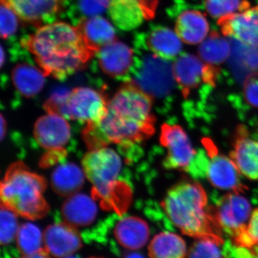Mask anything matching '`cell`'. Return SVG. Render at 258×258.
<instances>
[{
    "label": "cell",
    "instance_id": "6da1fadb",
    "mask_svg": "<svg viewBox=\"0 0 258 258\" xmlns=\"http://www.w3.org/2000/svg\"><path fill=\"white\" fill-rule=\"evenodd\" d=\"M152 100L133 83H125L108 101L103 119L83 131L88 147L92 150L110 144L127 147L149 138L155 131Z\"/></svg>",
    "mask_w": 258,
    "mask_h": 258
},
{
    "label": "cell",
    "instance_id": "7a4b0ae2",
    "mask_svg": "<svg viewBox=\"0 0 258 258\" xmlns=\"http://www.w3.org/2000/svg\"><path fill=\"white\" fill-rule=\"evenodd\" d=\"M20 45L33 55L45 76L60 80L84 69L96 53L77 27L63 22L37 28L20 40Z\"/></svg>",
    "mask_w": 258,
    "mask_h": 258
},
{
    "label": "cell",
    "instance_id": "3957f363",
    "mask_svg": "<svg viewBox=\"0 0 258 258\" xmlns=\"http://www.w3.org/2000/svg\"><path fill=\"white\" fill-rule=\"evenodd\" d=\"M161 205L184 235L220 244L225 242L213 207L208 206L206 191L200 183L189 180L178 183L167 191Z\"/></svg>",
    "mask_w": 258,
    "mask_h": 258
},
{
    "label": "cell",
    "instance_id": "277c9868",
    "mask_svg": "<svg viewBox=\"0 0 258 258\" xmlns=\"http://www.w3.org/2000/svg\"><path fill=\"white\" fill-rule=\"evenodd\" d=\"M86 178L92 184V197L101 208L121 216L128 210L132 193L128 184L120 181V156L110 148L92 149L82 161Z\"/></svg>",
    "mask_w": 258,
    "mask_h": 258
},
{
    "label": "cell",
    "instance_id": "5b68a950",
    "mask_svg": "<svg viewBox=\"0 0 258 258\" xmlns=\"http://www.w3.org/2000/svg\"><path fill=\"white\" fill-rule=\"evenodd\" d=\"M45 189L43 177L29 170L23 163H15L1 183L2 205L29 220L41 219L50 209L43 198Z\"/></svg>",
    "mask_w": 258,
    "mask_h": 258
},
{
    "label": "cell",
    "instance_id": "8992f818",
    "mask_svg": "<svg viewBox=\"0 0 258 258\" xmlns=\"http://www.w3.org/2000/svg\"><path fill=\"white\" fill-rule=\"evenodd\" d=\"M108 101L103 93L88 87L55 93L45 104L47 112L58 113L66 119L96 124L106 114Z\"/></svg>",
    "mask_w": 258,
    "mask_h": 258
},
{
    "label": "cell",
    "instance_id": "52a82bcc",
    "mask_svg": "<svg viewBox=\"0 0 258 258\" xmlns=\"http://www.w3.org/2000/svg\"><path fill=\"white\" fill-rule=\"evenodd\" d=\"M134 46L137 54L131 82L152 98L169 94L175 81L171 61L155 55L137 42H134Z\"/></svg>",
    "mask_w": 258,
    "mask_h": 258
},
{
    "label": "cell",
    "instance_id": "ba28073f",
    "mask_svg": "<svg viewBox=\"0 0 258 258\" xmlns=\"http://www.w3.org/2000/svg\"><path fill=\"white\" fill-rule=\"evenodd\" d=\"M167 13L175 20V31L182 41L197 45L203 41L210 30L206 15L203 13V5L197 0H174Z\"/></svg>",
    "mask_w": 258,
    "mask_h": 258
},
{
    "label": "cell",
    "instance_id": "9c48e42d",
    "mask_svg": "<svg viewBox=\"0 0 258 258\" xmlns=\"http://www.w3.org/2000/svg\"><path fill=\"white\" fill-rule=\"evenodd\" d=\"M173 73L183 96L186 98L203 83L215 86L220 70L217 66L206 63L197 56L182 53L174 61Z\"/></svg>",
    "mask_w": 258,
    "mask_h": 258
},
{
    "label": "cell",
    "instance_id": "30bf717a",
    "mask_svg": "<svg viewBox=\"0 0 258 258\" xmlns=\"http://www.w3.org/2000/svg\"><path fill=\"white\" fill-rule=\"evenodd\" d=\"M207 151L204 174L212 186L217 189L244 192L247 189L240 179V171L231 158L220 154L212 141L204 142Z\"/></svg>",
    "mask_w": 258,
    "mask_h": 258
},
{
    "label": "cell",
    "instance_id": "8fae6325",
    "mask_svg": "<svg viewBox=\"0 0 258 258\" xmlns=\"http://www.w3.org/2000/svg\"><path fill=\"white\" fill-rule=\"evenodd\" d=\"M214 213L219 225L232 240L247 230L252 215L248 200L240 192L227 194L213 207Z\"/></svg>",
    "mask_w": 258,
    "mask_h": 258
},
{
    "label": "cell",
    "instance_id": "7c38bea8",
    "mask_svg": "<svg viewBox=\"0 0 258 258\" xmlns=\"http://www.w3.org/2000/svg\"><path fill=\"white\" fill-rule=\"evenodd\" d=\"M160 142L167 151L164 161L166 169L189 172L197 152L182 127L168 123L163 124Z\"/></svg>",
    "mask_w": 258,
    "mask_h": 258
},
{
    "label": "cell",
    "instance_id": "4fadbf2b",
    "mask_svg": "<svg viewBox=\"0 0 258 258\" xmlns=\"http://www.w3.org/2000/svg\"><path fill=\"white\" fill-rule=\"evenodd\" d=\"M25 23L37 28L55 23L66 11L69 0H1Z\"/></svg>",
    "mask_w": 258,
    "mask_h": 258
},
{
    "label": "cell",
    "instance_id": "5bb4252c",
    "mask_svg": "<svg viewBox=\"0 0 258 258\" xmlns=\"http://www.w3.org/2000/svg\"><path fill=\"white\" fill-rule=\"evenodd\" d=\"M34 135L40 147L50 154H64L71 131L67 120L54 112H47L35 123Z\"/></svg>",
    "mask_w": 258,
    "mask_h": 258
},
{
    "label": "cell",
    "instance_id": "9a60e30c",
    "mask_svg": "<svg viewBox=\"0 0 258 258\" xmlns=\"http://www.w3.org/2000/svg\"><path fill=\"white\" fill-rule=\"evenodd\" d=\"M217 25L224 35L249 46L258 47V5L222 17Z\"/></svg>",
    "mask_w": 258,
    "mask_h": 258
},
{
    "label": "cell",
    "instance_id": "2e32d148",
    "mask_svg": "<svg viewBox=\"0 0 258 258\" xmlns=\"http://www.w3.org/2000/svg\"><path fill=\"white\" fill-rule=\"evenodd\" d=\"M134 42L170 61L175 59L182 50V43L177 34L162 25H152L147 32L137 34Z\"/></svg>",
    "mask_w": 258,
    "mask_h": 258
},
{
    "label": "cell",
    "instance_id": "e0dca14e",
    "mask_svg": "<svg viewBox=\"0 0 258 258\" xmlns=\"http://www.w3.org/2000/svg\"><path fill=\"white\" fill-rule=\"evenodd\" d=\"M100 68L105 74L120 78L133 69L135 52L123 42L114 40L96 52Z\"/></svg>",
    "mask_w": 258,
    "mask_h": 258
},
{
    "label": "cell",
    "instance_id": "ac0fdd59",
    "mask_svg": "<svg viewBox=\"0 0 258 258\" xmlns=\"http://www.w3.org/2000/svg\"><path fill=\"white\" fill-rule=\"evenodd\" d=\"M45 248L54 257H69L82 247V239L76 227L67 223L48 226L43 234Z\"/></svg>",
    "mask_w": 258,
    "mask_h": 258
},
{
    "label": "cell",
    "instance_id": "d6986e66",
    "mask_svg": "<svg viewBox=\"0 0 258 258\" xmlns=\"http://www.w3.org/2000/svg\"><path fill=\"white\" fill-rule=\"evenodd\" d=\"M230 157L242 175L258 180V140L251 139L244 126L237 129Z\"/></svg>",
    "mask_w": 258,
    "mask_h": 258
},
{
    "label": "cell",
    "instance_id": "ffe728a7",
    "mask_svg": "<svg viewBox=\"0 0 258 258\" xmlns=\"http://www.w3.org/2000/svg\"><path fill=\"white\" fill-rule=\"evenodd\" d=\"M95 199L86 194L76 193L69 197L62 205V216L66 223L74 227L92 224L98 215Z\"/></svg>",
    "mask_w": 258,
    "mask_h": 258
},
{
    "label": "cell",
    "instance_id": "44dd1931",
    "mask_svg": "<svg viewBox=\"0 0 258 258\" xmlns=\"http://www.w3.org/2000/svg\"><path fill=\"white\" fill-rule=\"evenodd\" d=\"M115 238L121 247L131 250L143 247L150 235L149 225L139 217H123L115 224Z\"/></svg>",
    "mask_w": 258,
    "mask_h": 258
},
{
    "label": "cell",
    "instance_id": "7402d4cb",
    "mask_svg": "<svg viewBox=\"0 0 258 258\" xmlns=\"http://www.w3.org/2000/svg\"><path fill=\"white\" fill-rule=\"evenodd\" d=\"M108 15L115 26L123 31L137 28L147 20L138 0H111Z\"/></svg>",
    "mask_w": 258,
    "mask_h": 258
},
{
    "label": "cell",
    "instance_id": "603a6c76",
    "mask_svg": "<svg viewBox=\"0 0 258 258\" xmlns=\"http://www.w3.org/2000/svg\"><path fill=\"white\" fill-rule=\"evenodd\" d=\"M88 46L97 52L115 39V30L111 23L101 16L83 20L77 25Z\"/></svg>",
    "mask_w": 258,
    "mask_h": 258
},
{
    "label": "cell",
    "instance_id": "cb8c5ba5",
    "mask_svg": "<svg viewBox=\"0 0 258 258\" xmlns=\"http://www.w3.org/2000/svg\"><path fill=\"white\" fill-rule=\"evenodd\" d=\"M84 171L74 163H64L54 169L51 176L52 189L60 196L79 192L85 181Z\"/></svg>",
    "mask_w": 258,
    "mask_h": 258
},
{
    "label": "cell",
    "instance_id": "d4e9b609",
    "mask_svg": "<svg viewBox=\"0 0 258 258\" xmlns=\"http://www.w3.org/2000/svg\"><path fill=\"white\" fill-rule=\"evenodd\" d=\"M45 75L41 69L28 62H21L12 71V80L19 93L32 98L42 91L45 83Z\"/></svg>",
    "mask_w": 258,
    "mask_h": 258
},
{
    "label": "cell",
    "instance_id": "484cf974",
    "mask_svg": "<svg viewBox=\"0 0 258 258\" xmlns=\"http://www.w3.org/2000/svg\"><path fill=\"white\" fill-rule=\"evenodd\" d=\"M230 68L238 79L258 73V47L249 46L230 38Z\"/></svg>",
    "mask_w": 258,
    "mask_h": 258
},
{
    "label": "cell",
    "instance_id": "4316f807",
    "mask_svg": "<svg viewBox=\"0 0 258 258\" xmlns=\"http://www.w3.org/2000/svg\"><path fill=\"white\" fill-rule=\"evenodd\" d=\"M186 254L184 240L172 232H161L156 235L149 244L150 258H184Z\"/></svg>",
    "mask_w": 258,
    "mask_h": 258
},
{
    "label": "cell",
    "instance_id": "83f0119b",
    "mask_svg": "<svg viewBox=\"0 0 258 258\" xmlns=\"http://www.w3.org/2000/svg\"><path fill=\"white\" fill-rule=\"evenodd\" d=\"M231 49L230 41L218 32L212 31L199 47L198 53L204 62L217 66L229 58Z\"/></svg>",
    "mask_w": 258,
    "mask_h": 258
},
{
    "label": "cell",
    "instance_id": "f1b7e54d",
    "mask_svg": "<svg viewBox=\"0 0 258 258\" xmlns=\"http://www.w3.org/2000/svg\"><path fill=\"white\" fill-rule=\"evenodd\" d=\"M111 0H69L66 11L74 26L86 19L100 16L109 8Z\"/></svg>",
    "mask_w": 258,
    "mask_h": 258
},
{
    "label": "cell",
    "instance_id": "f546056e",
    "mask_svg": "<svg viewBox=\"0 0 258 258\" xmlns=\"http://www.w3.org/2000/svg\"><path fill=\"white\" fill-rule=\"evenodd\" d=\"M16 241L18 251L23 255H31L43 249V235L40 228L32 223H24L20 225Z\"/></svg>",
    "mask_w": 258,
    "mask_h": 258
},
{
    "label": "cell",
    "instance_id": "4dcf8cb0",
    "mask_svg": "<svg viewBox=\"0 0 258 258\" xmlns=\"http://www.w3.org/2000/svg\"><path fill=\"white\" fill-rule=\"evenodd\" d=\"M203 5L212 18L218 20L250 8L249 0H203Z\"/></svg>",
    "mask_w": 258,
    "mask_h": 258
},
{
    "label": "cell",
    "instance_id": "1f68e13d",
    "mask_svg": "<svg viewBox=\"0 0 258 258\" xmlns=\"http://www.w3.org/2000/svg\"><path fill=\"white\" fill-rule=\"evenodd\" d=\"M17 215L15 212L2 205L0 241L3 246L13 242L18 234L19 227Z\"/></svg>",
    "mask_w": 258,
    "mask_h": 258
},
{
    "label": "cell",
    "instance_id": "d6a6232c",
    "mask_svg": "<svg viewBox=\"0 0 258 258\" xmlns=\"http://www.w3.org/2000/svg\"><path fill=\"white\" fill-rule=\"evenodd\" d=\"M189 258H226L222 244L212 240H198L190 247Z\"/></svg>",
    "mask_w": 258,
    "mask_h": 258
},
{
    "label": "cell",
    "instance_id": "836d02e7",
    "mask_svg": "<svg viewBox=\"0 0 258 258\" xmlns=\"http://www.w3.org/2000/svg\"><path fill=\"white\" fill-rule=\"evenodd\" d=\"M18 15L8 5L1 3V35L3 40H8L16 33L18 28Z\"/></svg>",
    "mask_w": 258,
    "mask_h": 258
},
{
    "label": "cell",
    "instance_id": "e575fe53",
    "mask_svg": "<svg viewBox=\"0 0 258 258\" xmlns=\"http://www.w3.org/2000/svg\"><path fill=\"white\" fill-rule=\"evenodd\" d=\"M243 91L247 103L258 108V73L249 75L244 80Z\"/></svg>",
    "mask_w": 258,
    "mask_h": 258
},
{
    "label": "cell",
    "instance_id": "d590c367",
    "mask_svg": "<svg viewBox=\"0 0 258 258\" xmlns=\"http://www.w3.org/2000/svg\"><path fill=\"white\" fill-rule=\"evenodd\" d=\"M247 233L253 241L254 245L258 247V208L252 212L247 225Z\"/></svg>",
    "mask_w": 258,
    "mask_h": 258
},
{
    "label": "cell",
    "instance_id": "8d00e7d4",
    "mask_svg": "<svg viewBox=\"0 0 258 258\" xmlns=\"http://www.w3.org/2000/svg\"><path fill=\"white\" fill-rule=\"evenodd\" d=\"M143 8L147 20H150L155 15L158 5V0H138Z\"/></svg>",
    "mask_w": 258,
    "mask_h": 258
},
{
    "label": "cell",
    "instance_id": "74e56055",
    "mask_svg": "<svg viewBox=\"0 0 258 258\" xmlns=\"http://www.w3.org/2000/svg\"><path fill=\"white\" fill-rule=\"evenodd\" d=\"M20 258H50L49 252L45 248L42 249L37 253L31 254V255H23Z\"/></svg>",
    "mask_w": 258,
    "mask_h": 258
},
{
    "label": "cell",
    "instance_id": "f35d334b",
    "mask_svg": "<svg viewBox=\"0 0 258 258\" xmlns=\"http://www.w3.org/2000/svg\"><path fill=\"white\" fill-rule=\"evenodd\" d=\"M5 134H6V122L3 115H1V138H4Z\"/></svg>",
    "mask_w": 258,
    "mask_h": 258
},
{
    "label": "cell",
    "instance_id": "ab89813d",
    "mask_svg": "<svg viewBox=\"0 0 258 258\" xmlns=\"http://www.w3.org/2000/svg\"><path fill=\"white\" fill-rule=\"evenodd\" d=\"M125 258H145V257L142 254L134 252V253L128 254Z\"/></svg>",
    "mask_w": 258,
    "mask_h": 258
},
{
    "label": "cell",
    "instance_id": "60d3db41",
    "mask_svg": "<svg viewBox=\"0 0 258 258\" xmlns=\"http://www.w3.org/2000/svg\"><path fill=\"white\" fill-rule=\"evenodd\" d=\"M5 53L4 48L3 45H1V58H0V62H1V66H3L5 63Z\"/></svg>",
    "mask_w": 258,
    "mask_h": 258
},
{
    "label": "cell",
    "instance_id": "b9f144b4",
    "mask_svg": "<svg viewBox=\"0 0 258 258\" xmlns=\"http://www.w3.org/2000/svg\"><path fill=\"white\" fill-rule=\"evenodd\" d=\"M66 258H79V257H76V256H73V257H67Z\"/></svg>",
    "mask_w": 258,
    "mask_h": 258
},
{
    "label": "cell",
    "instance_id": "7bdbcfd3",
    "mask_svg": "<svg viewBox=\"0 0 258 258\" xmlns=\"http://www.w3.org/2000/svg\"><path fill=\"white\" fill-rule=\"evenodd\" d=\"M91 258H97V257H91Z\"/></svg>",
    "mask_w": 258,
    "mask_h": 258
}]
</instances>
